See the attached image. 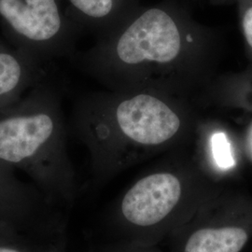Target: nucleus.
Listing matches in <instances>:
<instances>
[{
	"label": "nucleus",
	"instance_id": "obj_10",
	"mask_svg": "<svg viewBox=\"0 0 252 252\" xmlns=\"http://www.w3.org/2000/svg\"><path fill=\"white\" fill-rule=\"evenodd\" d=\"M31 237L30 234H25L14 240L2 241L0 242V252H46L50 243L55 238L42 243L38 239L36 240L39 237Z\"/></svg>",
	"mask_w": 252,
	"mask_h": 252
},
{
	"label": "nucleus",
	"instance_id": "obj_2",
	"mask_svg": "<svg viewBox=\"0 0 252 252\" xmlns=\"http://www.w3.org/2000/svg\"><path fill=\"white\" fill-rule=\"evenodd\" d=\"M191 171L159 169L139 178L116 200L111 222L121 241L156 246L171 235L216 192Z\"/></svg>",
	"mask_w": 252,
	"mask_h": 252
},
{
	"label": "nucleus",
	"instance_id": "obj_7",
	"mask_svg": "<svg viewBox=\"0 0 252 252\" xmlns=\"http://www.w3.org/2000/svg\"><path fill=\"white\" fill-rule=\"evenodd\" d=\"M53 75L52 64L41 63L0 40V110Z\"/></svg>",
	"mask_w": 252,
	"mask_h": 252
},
{
	"label": "nucleus",
	"instance_id": "obj_12",
	"mask_svg": "<svg viewBox=\"0 0 252 252\" xmlns=\"http://www.w3.org/2000/svg\"><path fill=\"white\" fill-rule=\"evenodd\" d=\"M25 233L19 231L14 226L10 225L5 222L0 221V242L14 240L25 235Z\"/></svg>",
	"mask_w": 252,
	"mask_h": 252
},
{
	"label": "nucleus",
	"instance_id": "obj_5",
	"mask_svg": "<svg viewBox=\"0 0 252 252\" xmlns=\"http://www.w3.org/2000/svg\"><path fill=\"white\" fill-rule=\"evenodd\" d=\"M250 232L230 219L225 199L211 195L171 235V252H241Z\"/></svg>",
	"mask_w": 252,
	"mask_h": 252
},
{
	"label": "nucleus",
	"instance_id": "obj_1",
	"mask_svg": "<svg viewBox=\"0 0 252 252\" xmlns=\"http://www.w3.org/2000/svg\"><path fill=\"white\" fill-rule=\"evenodd\" d=\"M0 162L25 172L54 207L72 206L77 186L54 75L0 110Z\"/></svg>",
	"mask_w": 252,
	"mask_h": 252
},
{
	"label": "nucleus",
	"instance_id": "obj_6",
	"mask_svg": "<svg viewBox=\"0 0 252 252\" xmlns=\"http://www.w3.org/2000/svg\"><path fill=\"white\" fill-rule=\"evenodd\" d=\"M51 205L35 185L23 182L0 162V221L37 237L63 233Z\"/></svg>",
	"mask_w": 252,
	"mask_h": 252
},
{
	"label": "nucleus",
	"instance_id": "obj_3",
	"mask_svg": "<svg viewBox=\"0 0 252 252\" xmlns=\"http://www.w3.org/2000/svg\"><path fill=\"white\" fill-rule=\"evenodd\" d=\"M0 26L10 45L46 64L70 51L75 28L63 0H0Z\"/></svg>",
	"mask_w": 252,
	"mask_h": 252
},
{
	"label": "nucleus",
	"instance_id": "obj_8",
	"mask_svg": "<svg viewBox=\"0 0 252 252\" xmlns=\"http://www.w3.org/2000/svg\"><path fill=\"white\" fill-rule=\"evenodd\" d=\"M133 0H63L67 17L77 25L110 29L127 15Z\"/></svg>",
	"mask_w": 252,
	"mask_h": 252
},
{
	"label": "nucleus",
	"instance_id": "obj_4",
	"mask_svg": "<svg viewBox=\"0 0 252 252\" xmlns=\"http://www.w3.org/2000/svg\"><path fill=\"white\" fill-rule=\"evenodd\" d=\"M181 23L174 9L153 7L137 13L113 41L94 52L93 65L105 73L113 65L168 63L181 50Z\"/></svg>",
	"mask_w": 252,
	"mask_h": 252
},
{
	"label": "nucleus",
	"instance_id": "obj_11",
	"mask_svg": "<svg viewBox=\"0 0 252 252\" xmlns=\"http://www.w3.org/2000/svg\"><path fill=\"white\" fill-rule=\"evenodd\" d=\"M100 252H162L158 251L155 246H142L121 241L113 246H109Z\"/></svg>",
	"mask_w": 252,
	"mask_h": 252
},
{
	"label": "nucleus",
	"instance_id": "obj_13",
	"mask_svg": "<svg viewBox=\"0 0 252 252\" xmlns=\"http://www.w3.org/2000/svg\"><path fill=\"white\" fill-rule=\"evenodd\" d=\"M46 252H65V236L63 233L50 243Z\"/></svg>",
	"mask_w": 252,
	"mask_h": 252
},
{
	"label": "nucleus",
	"instance_id": "obj_9",
	"mask_svg": "<svg viewBox=\"0 0 252 252\" xmlns=\"http://www.w3.org/2000/svg\"><path fill=\"white\" fill-rule=\"evenodd\" d=\"M211 150L217 165L221 169H229L234 165V159L231 145L227 135L218 132L211 137Z\"/></svg>",
	"mask_w": 252,
	"mask_h": 252
}]
</instances>
